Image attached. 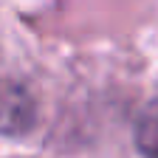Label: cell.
Instances as JSON below:
<instances>
[{
    "label": "cell",
    "mask_w": 158,
    "mask_h": 158,
    "mask_svg": "<svg viewBox=\"0 0 158 158\" xmlns=\"http://www.w3.org/2000/svg\"><path fill=\"white\" fill-rule=\"evenodd\" d=\"M34 124H37L34 96L11 79H0V133L26 135Z\"/></svg>",
    "instance_id": "cell-1"
},
{
    "label": "cell",
    "mask_w": 158,
    "mask_h": 158,
    "mask_svg": "<svg viewBox=\"0 0 158 158\" xmlns=\"http://www.w3.org/2000/svg\"><path fill=\"white\" fill-rule=\"evenodd\" d=\"M135 147L144 158H158V99L141 110L135 122Z\"/></svg>",
    "instance_id": "cell-2"
}]
</instances>
